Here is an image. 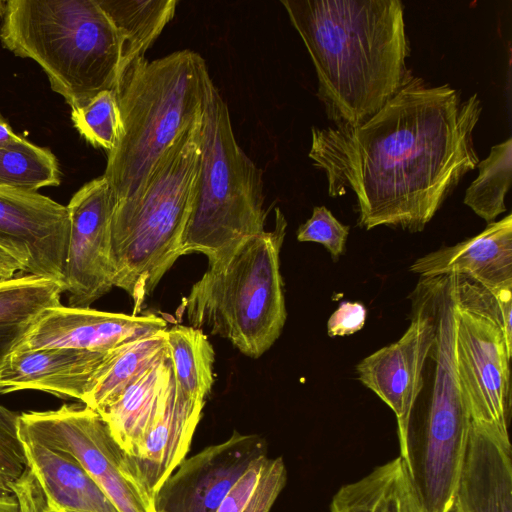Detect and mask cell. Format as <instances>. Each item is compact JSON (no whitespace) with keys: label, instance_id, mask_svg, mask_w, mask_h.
I'll return each mask as SVG.
<instances>
[{"label":"cell","instance_id":"4","mask_svg":"<svg viewBox=\"0 0 512 512\" xmlns=\"http://www.w3.org/2000/svg\"><path fill=\"white\" fill-rule=\"evenodd\" d=\"M0 41L35 61L71 110L117 86L121 41L97 0H8Z\"/></svg>","mask_w":512,"mask_h":512},{"label":"cell","instance_id":"35","mask_svg":"<svg viewBox=\"0 0 512 512\" xmlns=\"http://www.w3.org/2000/svg\"><path fill=\"white\" fill-rule=\"evenodd\" d=\"M9 486L17 497L20 512H50L43 491L28 467Z\"/></svg>","mask_w":512,"mask_h":512},{"label":"cell","instance_id":"18","mask_svg":"<svg viewBox=\"0 0 512 512\" xmlns=\"http://www.w3.org/2000/svg\"><path fill=\"white\" fill-rule=\"evenodd\" d=\"M205 401L187 396L174 374L165 405L149 429L137 456L126 454L128 468L153 496L185 459Z\"/></svg>","mask_w":512,"mask_h":512},{"label":"cell","instance_id":"26","mask_svg":"<svg viewBox=\"0 0 512 512\" xmlns=\"http://www.w3.org/2000/svg\"><path fill=\"white\" fill-rule=\"evenodd\" d=\"M286 480L282 457L262 456L241 474L216 512H270Z\"/></svg>","mask_w":512,"mask_h":512},{"label":"cell","instance_id":"8","mask_svg":"<svg viewBox=\"0 0 512 512\" xmlns=\"http://www.w3.org/2000/svg\"><path fill=\"white\" fill-rule=\"evenodd\" d=\"M262 171L238 145L227 103L211 77L201 127L200 164L182 255L201 253L208 262L265 231Z\"/></svg>","mask_w":512,"mask_h":512},{"label":"cell","instance_id":"38","mask_svg":"<svg viewBox=\"0 0 512 512\" xmlns=\"http://www.w3.org/2000/svg\"><path fill=\"white\" fill-rule=\"evenodd\" d=\"M23 137L16 134L0 113V147L19 142Z\"/></svg>","mask_w":512,"mask_h":512},{"label":"cell","instance_id":"41","mask_svg":"<svg viewBox=\"0 0 512 512\" xmlns=\"http://www.w3.org/2000/svg\"><path fill=\"white\" fill-rule=\"evenodd\" d=\"M67 512H72V511H67Z\"/></svg>","mask_w":512,"mask_h":512},{"label":"cell","instance_id":"40","mask_svg":"<svg viewBox=\"0 0 512 512\" xmlns=\"http://www.w3.org/2000/svg\"><path fill=\"white\" fill-rule=\"evenodd\" d=\"M16 275L15 272L0 266V280L10 279Z\"/></svg>","mask_w":512,"mask_h":512},{"label":"cell","instance_id":"23","mask_svg":"<svg viewBox=\"0 0 512 512\" xmlns=\"http://www.w3.org/2000/svg\"><path fill=\"white\" fill-rule=\"evenodd\" d=\"M121 41L119 78L146 59L147 50L173 19L176 0H97ZM118 82V81H117Z\"/></svg>","mask_w":512,"mask_h":512},{"label":"cell","instance_id":"30","mask_svg":"<svg viewBox=\"0 0 512 512\" xmlns=\"http://www.w3.org/2000/svg\"><path fill=\"white\" fill-rule=\"evenodd\" d=\"M451 275L457 306L498 326L512 353V289L490 288L468 276Z\"/></svg>","mask_w":512,"mask_h":512},{"label":"cell","instance_id":"17","mask_svg":"<svg viewBox=\"0 0 512 512\" xmlns=\"http://www.w3.org/2000/svg\"><path fill=\"white\" fill-rule=\"evenodd\" d=\"M450 512H512L508 433L471 423Z\"/></svg>","mask_w":512,"mask_h":512},{"label":"cell","instance_id":"37","mask_svg":"<svg viewBox=\"0 0 512 512\" xmlns=\"http://www.w3.org/2000/svg\"><path fill=\"white\" fill-rule=\"evenodd\" d=\"M0 512H20L15 493L3 482H0Z\"/></svg>","mask_w":512,"mask_h":512},{"label":"cell","instance_id":"36","mask_svg":"<svg viewBox=\"0 0 512 512\" xmlns=\"http://www.w3.org/2000/svg\"><path fill=\"white\" fill-rule=\"evenodd\" d=\"M28 323L0 326V363L13 349Z\"/></svg>","mask_w":512,"mask_h":512},{"label":"cell","instance_id":"31","mask_svg":"<svg viewBox=\"0 0 512 512\" xmlns=\"http://www.w3.org/2000/svg\"><path fill=\"white\" fill-rule=\"evenodd\" d=\"M71 120L89 144L110 152L116 146L121 131L115 91H102L86 105L72 109Z\"/></svg>","mask_w":512,"mask_h":512},{"label":"cell","instance_id":"29","mask_svg":"<svg viewBox=\"0 0 512 512\" xmlns=\"http://www.w3.org/2000/svg\"><path fill=\"white\" fill-rule=\"evenodd\" d=\"M63 287L50 279L24 274L0 280V326L29 323L43 309L59 304Z\"/></svg>","mask_w":512,"mask_h":512},{"label":"cell","instance_id":"12","mask_svg":"<svg viewBox=\"0 0 512 512\" xmlns=\"http://www.w3.org/2000/svg\"><path fill=\"white\" fill-rule=\"evenodd\" d=\"M436 323L429 290L420 277L413 292L411 324L396 342L360 361L358 378L394 412L398 439L424 388L423 370L435 340Z\"/></svg>","mask_w":512,"mask_h":512},{"label":"cell","instance_id":"20","mask_svg":"<svg viewBox=\"0 0 512 512\" xmlns=\"http://www.w3.org/2000/svg\"><path fill=\"white\" fill-rule=\"evenodd\" d=\"M27 467L50 512H119L77 460L18 429Z\"/></svg>","mask_w":512,"mask_h":512},{"label":"cell","instance_id":"32","mask_svg":"<svg viewBox=\"0 0 512 512\" xmlns=\"http://www.w3.org/2000/svg\"><path fill=\"white\" fill-rule=\"evenodd\" d=\"M349 230L325 206H315L312 216L299 226L297 240L322 244L336 261L344 253Z\"/></svg>","mask_w":512,"mask_h":512},{"label":"cell","instance_id":"22","mask_svg":"<svg viewBox=\"0 0 512 512\" xmlns=\"http://www.w3.org/2000/svg\"><path fill=\"white\" fill-rule=\"evenodd\" d=\"M330 512H428L400 456L342 486Z\"/></svg>","mask_w":512,"mask_h":512},{"label":"cell","instance_id":"16","mask_svg":"<svg viewBox=\"0 0 512 512\" xmlns=\"http://www.w3.org/2000/svg\"><path fill=\"white\" fill-rule=\"evenodd\" d=\"M122 347L110 353L68 348L12 349L0 363V394L36 390L84 404L99 372Z\"/></svg>","mask_w":512,"mask_h":512},{"label":"cell","instance_id":"9","mask_svg":"<svg viewBox=\"0 0 512 512\" xmlns=\"http://www.w3.org/2000/svg\"><path fill=\"white\" fill-rule=\"evenodd\" d=\"M18 429L79 462L119 512H156L100 414L83 403L19 414Z\"/></svg>","mask_w":512,"mask_h":512},{"label":"cell","instance_id":"39","mask_svg":"<svg viewBox=\"0 0 512 512\" xmlns=\"http://www.w3.org/2000/svg\"><path fill=\"white\" fill-rule=\"evenodd\" d=\"M0 266L9 269L16 274L22 272L21 264L14 259L8 252L0 247Z\"/></svg>","mask_w":512,"mask_h":512},{"label":"cell","instance_id":"33","mask_svg":"<svg viewBox=\"0 0 512 512\" xmlns=\"http://www.w3.org/2000/svg\"><path fill=\"white\" fill-rule=\"evenodd\" d=\"M19 414L0 404V482L9 485L27 468L18 434Z\"/></svg>","mask_w":512,"mask_h":512},{"label":"cell","instance_id":"2","mask_svg":"<svg viewBox=\"0 0 512 512\" xmlns=\"http://www.w3.org/2000/svg\"><path fill=\"white\" fill-rule=\"evenodd\" d=\"M314 65L335 126L356 127L413 76L399 0H281Z\"/></svg>","mask_w":512,"mask_h":512},{"label":"cell","instance_id":"28","mask_svg":"<svg viewBox=\"0 0 512 512\" xmlns=\"http://www.w3.org/2000/svg\"><path fill=\"white\" fill-rule=\"evenodd\" d=\"M61 182L56 156L46 147L37 146L25 138L0 147V186L37 192L55 187Z\"/></svg>","mask_w":512,"mask_h":512},{"label":"cell","instance_id":"3","mask_svg":"<svg viewBox=\"0 0 512 512\" xmlns=\"http://www.w3.org/2000/svg\"><path fill=\"white\" fill-rule=\"evenodd\" d=\"M209 78L205 60L188 49L144 59L119 78L121 131L103 174L116 202L138 195L165 153L202 121Z\"/></svg>","mask_w":512,"mask_h":512},{"label":"cell","instance_id":"14","mask_svg":"<svg viewBox=\"0 0 512 512\" xmlns=\"http://www.w3.org/2000/svg\"><path fill=\"white\" fill-rule=\"evenodd\" d=\"M267 455L266 441L234 431L224 442L183 459L153 496L156 512H216L246 468Z\"/></svg>","mask_w":512,"mask_h":512},{"label":"cell","instance_id":"13","mask_svg":"<svg viewBox=\"0 0 512 512\" xmlns=\"http://www.w3.org/2000/svg\"><path fill=\"white\" fill-rule=\"evenodd\" d=\"M69 231L67 206L38 192L0 186V247L24 274L63 287Z\"/></svg>","mask_w":512,"mask_h":512},{"label":"cell","instance_id":"11","mask_svg":"<svg viewBox=\"0 0 512 512\" xmlns=\"http://www.w3.org/2000/svg\"><path fill=\"white\" fill-rule=\"evenodd\" d=\"M455 353L471 423L508 433L512 353L502 331L490 320L457 306Z\"/></svg>","mask_w":512,"mask_h":512},{"label":"cell","instance_id":"10","mask_svg":"<svg viewBox=\"0 0 512 512\" xmlns=\"http://www.w3.org/2000/svg\"><path fill=\"white\" fill-rule=\"evenodd\" d=\"M116 199L106 178L85 183L70 199L63 293L68 306L89 308L114 287L111 218Z\"/></svg>","mask_w":512,"mask_h":512},{"label":"cell","instance_id":"34","mask_svg":"<svg viewBox=\"0 0 512 512\" xmlns=\"http://www.w3.org/2000/svg\"><path fill=\"white\" fill-rule=\"evenodd\" d=\"M366 308L359 302L343 301L327 321L330 337L346 336L361 330L365 324Z\"/></svg>","mask_w":512,"mask_h":512},{"label":"cell","instance_id":"24","mask_svg":"<svg viewBox=\"0 0 512 512\" xmlns=\"http://www.w3.org/2000/svg\"><path fill=\"white\" fill-rule=\"evenodd\" d=\"M168 353L166 329L124 345L103 366L84 405L99 411L111 404Z\"/></svg>","mask_w":512,"mask_h":512},{"label":"cell","instance_id":"25","mask_svg":"<svg viewBox=\"0 0 512 512\" xmlns=\"http://www.w3.org/2000/svg\"><path fill=\"white\" fill-rule=\"evenodd\" d=\"M173 374L189 397L206 401L214 384L215 353L203 330L177 324L166 329Z\"/></svg>","mask_w":512,"mask_h":512},{"label":"cell","instance_id":"1","mask_svg":"<svg viewBox=\"0 0 512 512\" xmlns=\"http://www.w3.org/2000/svg\"><path fill=\"white\" fill-rule=\"evenodd\" d=\"M482 104L449 84L412 76L356 127L311 128L308 153L328 195H356L359 226L422 231L479 158L473 132Z\"/></svg>","mask_w":512,"mask_h":512},{"label":"cell","instance_id":"19","mask_svg":"<svg viewBox=\"0 0 512 512\" xmlns=\"http://www.w3.org/2000/svg\"><path fill=\"white\" fill-rule=\"evenodd\" d=\"M421 277L468 276L495 289H512V215L489 223L478 235L415 260Z\"/></svg>","mask_w":512,"mask_h":512},{"label":"cell","instance_id":"15","mask_svg":"<svg viewBox=\"0 0 512 512\" xmlns=\"http://www.w3.org/2000/svg\"><path fill=\"white\" fill-rule=\"evenodd\" d=\"M165 329L166 320L155 314L112 313L59 303L32 319L13 349L68 348L110 353Z\"/></svg>","mask_w":512,"mask_h":512},{"label":"cell","instance_id":"7","mask_svg":"<svg viewBox=\"0 0 512 512\" xmlns=\"http://www.w3.org/2000/svg\"><path fill=\"white\" fill-rule=\"evenodd\" d=\"M436 333L429 358L434 360L429 395L415 402L400 457L428 512H450L468 442L471 418L456 367L457 304L452 276L429 278Z\"/></svg>","mask_w":512,"mask_h":512},{"label":"cell","instance_id":"6","mask_svg":"<svg viewBox=\"0 0 512 512\" xmlns=\"http://www.w3.org/2000/svg\"><path fill=\"white\" fill-rule=\"evenodd\" d=\"M271 231L243 240L208 262L179 307L190 326L229 340L259 358L279 338L287 317L280 250L287 221L275 209Z\"/></svg>","mask_w":512,"mask_h":512},{"label":"cell","instance_id":"27","mask_svg":"<svg viewBox=\"0 0 512 512\" xmlns=\"http://www.w3.org/2000/svg\"><path fill=\"white\" fill-rule=\"evenodd\" d=\"M478 175L466 189L463 202L488 224L506 211L505 197L512 179V139L491 147L479 161Z\"/></svg>","mask_w":512,"mask_h":512},{"label":"cell","instance_id":"5","mask_svg":"<svg viewBox=\"0 0 512 512\" xmlns=\"http://www.w3.org/2000/svg\"><path fill=\"white\" fill-rule=\"evenodd\" d=\"M202 121L165 153L144 189L115 203L111 218L113 285L124 290L138 315L182 256L201 153Z\"/></svg>","mask_w":512,"mask_h":512},{"label":"cell","instance_id":"21","mask_svg":"<svg viewBox=\"0 0 512 512\" xmlns=\"http://www.w3.org/2000/svg\"><path fill=\"white\" fill-rule=\"evenodd\" d=\"M173 379L169 353L150 367L119 398L97 411L129 457L137 456L160 415Z\"/></svg>","mask_w":512,"mask_h":512}]
</instances>
